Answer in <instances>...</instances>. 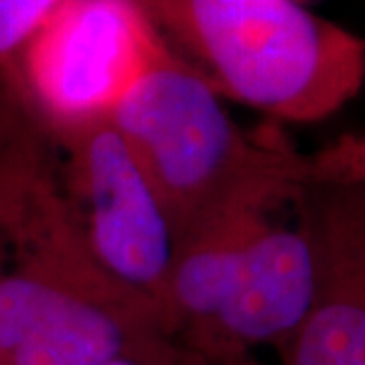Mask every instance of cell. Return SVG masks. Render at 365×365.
I'll use <instances>...</instances> for the list:
<instances>
[{
    "mask_svg": "<svg viewBox=\"0 0 365 365\" xmlns=\"http://www.w3.org/2000/svg\"><path fill=\"white\" fill-rule=\"evenodd\" d=\"M143 165L169 213L175 242L246 193L299 201L304 157L280 134H250L220 93L165 41L108 118Z\"/></svg>",
    "mask_w": 365,
    "mask_h": 365,
    "instance_id": "obj_1",
    "label": "cell"
},
{
    "mask_svg": "<svg viewBox=\"0 0 365 365\" xmlns=\"http://www.w3.org/2000/svg\"><path fill=\"white\" fill-rule=\"evenodd\" d=\"M220 96L284 122H319L357 96L365 41L294 0H140Z\"/></svg>",
    "mask_w": 365,
    "mask_h": 365,
    "instance_id": "obj_2",
    "label": "cell"
},
{
    "mask_svg": "<svg viewBox=\"0 0 365 365\" xmlns=\"http://www.w3.org/2000/svg\"><path fill=\"white\" fill-rule=\"evenodd\" d=\"M163 43L140 0H63L11 61L41 122L59 132L110 118Z\"/></svg>",
    "mask_w": 365,
    "mask_h": 365,
    "instance_id": "obj_3",
    "label": "cell"
},
{
    "mask_svg": "<svg viewBox=\"0 0 365 365\" xmlns=\"http://www.w3.org/2000/svg\"><path fill=\"white\" fill-rule=\"evenodd\" d=\"M53 136L66 148L67 193L96 262L165 319L175 230L143 165L108 118Z\"/></svg>",
    "mask_w": 365,
    "mask_h": 365,
    "instance_id": "obj_4",
    "label": "cell"
},
{
    "mask_svg": "<svg viewBox=\"0 0 365 365\" xmlns=\"http://www.w3.org/2000/svg\"><path fill=\"white\" fill-rule=\"evenodd\" d=\"M302 215L317 250L313 300L278 347L284 365H365V185L309 187Z\"/></svg>",
    "mask_w": 365,
    "mask_h": 365,
    "instance_id": "obj_5",
    "label": "cell"
},
{
    "mask_svg": "<svg viewBox=\"0 0 365 365\" xmlns=\"http://www.w3.org/2000/svg\"><path fill=\"white\" fill-rule=\"evenodd\" d=\"M314 282L317 250L302 209L299 225L272 217L252 242L222 311L189 349L203 357L256 345L278 349L307 313Z\"/></svg>",
    "mask_w": 365,
    "mask_h": 365,
    "instance_id": "obj_6",
    "label": "cell"
},
{
    "mask_svg": "<svg viewBox=\"0 0 365 365\" xmlns=\"http://www.w3.org/2000/svg\"><path fill=\"white\" fill-rule=\"evenodd\" d=\"M287 203L288 199L270 193L235 197L175 242L163 311L185 347L195 343L222 311L252 242Z\"/></svg>",
    "mask_w": 365,
    "mask_h": 365,
    "instance_id": "obj_7",
    "label": "cell"
},
{
    "mask_svg": "<svg viewBox=\"0 0 365 365\" xmlns=\"http://www.w3.org/2000/svg\"><path fill=\"white\" fill-rule=\"evenodd\" d=\"M163 339L175 335L155 309L83 297L41 323L4 365H108Z\"/></svg>",
    "mask_w": 365,
    "mask_h": 365,
    "instance_id": "obj_8",
    "label": "cell"
},
{
    "mask_svg": "<svg viewBox=\"0 0 365 365\" xmlns=\"http://www.w3.org/2000/svg\"><path fill=\"white\" fill-rule=\"evenodd\" d=\"M307 187L365 185V132H349L304 157Z\"/></svg>",
    "mask_w": 365,
    "mask_h": 365,
    "instance_id": "obj_9",
    "label": "cell"
},
{
    "mask_svg": "<svg viewBox=\"0 0 365 365\" xmlns=\"http://www.w3.org/2000/svg\"><path fill=\"white\" fill-rule=\"evenodd\" d=\"M63 0H0V61H11Z\"/></svg>",
    "mask_w": 365,
    "mask_h": 365,
    "instance_id": "obj_10",
    "label": "cell"
},
{
    "mask_svg": "<svg viewBox=\"0 0 365 365\" xmlns=\"http://www.w3.org/2000/svg\"><path fill=\"white\" fill-rule=\"evenodd\" d=\"M108 365H205V359L177 339H163L126 353Z\"/></svg>",
    "mask_w": 365,
    "mask_h": 365,
    "instance_id": "obj_11",
    "label": "cell"
},
{
    "mask_svg": "<svg viewBox=\"0 0 365 365\" xmlns=\"http://www.w3.org/2000/svg\"><path fill=\"white\" fill-rule=\"evenodd\" d=\"M207 365H260L250 351H230L205 357Z\"/></svg>",
    "mask_w": 365,
    "mask_h": 365,
    "instance_id": "obj_12",
    "label": "cell"
},
{
    "mask_svg": "<svg viewBox=\"0 0 365 365\" xmlns=\"http://www.w3.org/2000/svg\"><path fill=\"white\" fill-rule=\"evenodd\" d=\"M9 266V250H6V244L0 235V272Z\"/></svg>",
    "mask_w": 365,
    "mask_h": 365,
    "instance_id": "obj_13",
    "label": "cell"
}]
</instances>
